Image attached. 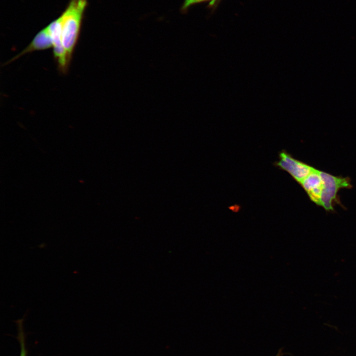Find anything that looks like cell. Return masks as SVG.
Wrapping results in <instances>:
<instances>
[{
  "instance_id": "cell-1",
  "label": "cell",
  "mask_w": 356,
  "mask_h": 356,
  "mask_svg": "<svg viewBox=\"0 0 356 356\" xmlns=\"http://www.w3.org/2000/svg\"><path fill=\"white\" fill-rule=\"evenodd\" d=\"M87 5V0H71L60 16L62 43L70 62L78 40L83 13Z\"/></svg>"
},
{
  "instance_id": "cell-2",
  "label": "cell",
  "mask_w": 356,
  "mask_h": 356,
  "mask_svg": "<svg viewBox=\"0 0 356 356\" xmlns=\"http://www.w3.org/2000/svg\"><path fill=\"white\" fill-rule=\"evenodd\" d=\"M319 174L322 182L320 207L328 212L335 211L334 207L336 205H340L344 209L338 194L341 189L353 187L350 178L334 176L321 170H319Z\"/></svg>"
},
{
  "instance_id": "cell-3",
  "label": "cell",
  "mask_w": 356,
  "mask_h": 356,
  "mask_svg": "<svg viewBox=\"0 0 356 356\" xmlns=\"http://www.w3.org/2000/svg\"><path fill=\"white\" fill-rule=\"evenodd\" d=\"M47 28L52 40L54 57L59 70L62 73H66L70 61L67 56L62 43L60 17L52 22Z\"/></svg>"
},
{
  "instance_id": "cell-4",
  "label": "cell",
  "mask_w": 356,
  "mask_h": 356,
  "mask_svg": "<svg viewBox=\"0 0 356 356\" xmlns=\"http://www.w3.org/2000/svg\"><path fill=\"white\" fill-rule=\"evenodd\" d=\"M277 165L288 172L299 183L315 168L293 158L285 151H282L279 154V160L277 163Z\"/></svg>"
},
{
  "instance_id": "cell-5",
  "label": "cell",
  "mask_w": 356,
  "mask_h": 356,
  "mask_svg": "<svg viewBox=\"0 0 356 356\" xmlns=\"http://www.w3.org/2000/svg\"><path fill=\"white\" fill-rule=\"evenodd\" d=\"M299 184L304 189L311 201L317 206H320L322 182L319 170L314 168Z\"/></svg>"
},
{
  "instance_id": "cell-6",
  "label": "cell",
  "mask_w": 356,
  "mask_h": 356,
  "mask_svg": "<svg viewBox=\"0 0 356 356\" xmlns=\"http://www.w3.org/2000/svg\"><path fill=\"white\" fill-rule=\"evenodd\" d=\"M51 47H52V40L47 27H46L36 35L28 46L8 61L6 64L9 63L26 53L36 50L46 49Z\"/></svg>"
},
{
  "instance_id": "cell-7",
  "label": "cell",
  "mask_w": 356,
  "mask_h": 356,
  "mask_svg": "<svg viewBox=\"0 0 356 356\" xmlns=\"http://www.w3.org/2000/svg\"><path fill=\"white\" fill-rule=\"evenodd\" d=\"M217 0H184L182 6V11H186L191 5L197 3L205 1H211V3H214Z\"/></svg>"
},
{
  "instance_id": "cell-8",
  "label": "cell",
  "mask_w": 356,
  "mask_h": 356,
  "mask_svg": "<svg viewBox=\"0 0 356 356\" xmlns=\"http://www.w3.org/2000/svg\"><path fill=\"white\" fill-rule=\"evenodd\" d=\"M22 347L21 356H25V349H24V345H23V343H22Z\"/></svg>"
},
{
  "instance_id": "cell-9",
  "label": "cell",
  "mask_w": 356,
  "mask_h": 356,
  "mask_svg": "<svg viewBox=\"0 0 356 356\" xmlns=\"http://www.w3.org/2000/svg\"><path fill=\"white\" fill-rule=\"evenodd\" d=\"M281 356V350H280L276 356Z\"/></svg>"
}]
</instances>
